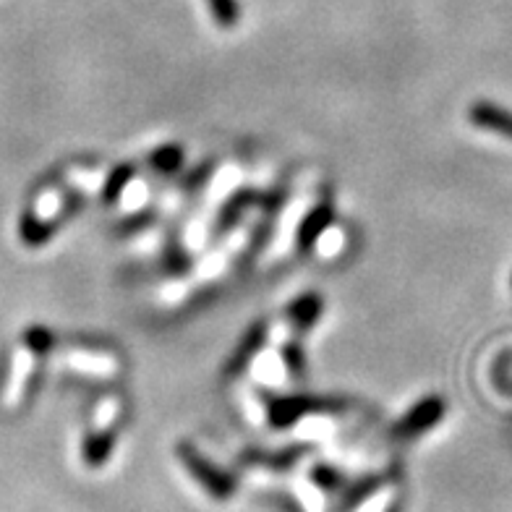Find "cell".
I'll return each mask as SVG.
<instances>
[{
	"instance_id": "1",
	"label": "cell",
	"mask_w": 512,
	"mask_h": 512,
	"mask_svg": "<svg viewBox=\"0 0 512 512\" xmlns=\"http://www.w3.org/2000/svg\"><path fill=\"white\" fill-rule=\"evenodd\" d=\"M311 194L309 191H301V194L290 196L288 202L283 204L280 215H277L275 233H272L270 243H267V262H277L288 256V251L296 246L298 241V228L304 223L306 212H309Z\"/></svg>"
},
{
	"instance_id": "2",
	"label": "cell",
	"mask_w": 512,
	"mask_h": 512,
	"mask_svg": "<svg viewBox=\"0 0 512 512\" xmlns=\"http://www.w3.org/2000/svg\"><path fill=\"white\" fill-rule=\"evenodd\" d=\"M178 455H181L183 465L189 468V473L194 476L199 484L204 486L209 492V497L215 499H228L233 497V489H236V481L230 479L228 473L220 471L217 465L209 463L207 458H204L202 452L196 450V447L191 445H181V450H178Z\"/></svg>"
},
{
	"instance_id": "3",
	"label": "cell",
	"mask_w": 512,
	"mask_h": 512,
	"mask_svg": "<svg viewBox=\"0 0 512 512\" xmlns=\"http://www.w3.org/2000/svg\"><path fill=\"white\" fill-rule=\"evenodd\" d=\"M63 366L92 379H113L121 371V358L100 348H71L63 353Z\"/></svg>"
},
{
	"instance_id": "4",
	"label": "cell",
	"mask_w": 512,
	"mask_h": 512,
	"mask_svg": "<svg viewBox=\"0 0 512 512\" xmlns=\"http://www.w3.org/2000/svg\"><path fill=\"white\" fill-rule=\"evenodd\" d=\"M37 353L29 351L27 345L21 343L19 348L11 356V374H8L6 384H3V405L14 408L24 400L29 390V379L34 374V366H37Z\"/></svg>"
},
{
	"instance_id": "5",
	"label": "cell",
	"mask_w": 512,
	"mask_h": 512,
	"mask_svg": "<svg viewBox=\"0 0 512 512\" xmlns=\"http://www.w3.org/2000/svg\"><path fill=\"white\" fill-rule=\"evenodd\" d=\"M442 416H445V403H442V398H424L421 403H416L408 411V416L400 418V424L395 426V437L400 439H413V437H421V434H426L429 429H434V426L442 421Z\"/></svg>"
},
{
	"instance_id": "6",
	"label": "cell",
	"mask_w": 512,
	"mask_h": 512,
	"mask_svg": "<svg viewBox=\"0 0 512 512\" xmlns=\"http://www.w3.org/2000/svg\"><path fill=\"white\" fill-rule=\"evenodd\" d=\"M246 369L251 371V379L256 384H262V387H280L288 377V361H285L283 351L272 348V345L259 348Z\"/></svg>"
},
{
	"instance_id": "7",
	"label": "cell",
	"mask_w": 512,
	"mask_h": 512,
	"mask_svg": "<svg viewBox=\"0 0 512 512\" xmlns=\"http://www.w3.org/2000/svg\"><path fill=\"white\" fill-rule=\"evenodd\" d=\"M468 121L473 123L481 131H489V134L505 136L512 142V113L505 108H499L494 102H476L468 110Z\"/></svg>"
},
{
	"instance_id": "8",
	"label": "cell",
	"mask_w": 512,
	"mask_h": 512,
	"mask_svg": "<svg viewBox=\"0 0 512 512\" xmlns=\"http://www.w3.org/2000/svg\"><path fill=\"white\" fill-rule=\"evenodd\" d=\"M238 183H241V168H238V165H230V162H225L223 168L217 170L215 176L207 181L204 204H207V207H215V204L228 202L230 194L238 189Z\"/></svg>"
},
{
	"instance_id": "9",
	"label": "cell",
	"mask_w": 512,
	"mask_h": 512,
	"mask_svg": "<svg viewBox=\"0 0 512 512\" xmlns=\"http://www.w3.org/2000/svg\"><path fill=\"white\" fill-rule=\"evenodd\" d=\"M29 212H32L37 220H42V223H50L58 228L63 212H66V194H63L61 189H55V186H45L40 194L34 196Z\"/></svg>"
},
{
	"instance_id": "10",
	"label": "cell",
	"mask_w": 512,
	"mask_h": 512,
	"mask_svg": "<svg viewBox=\"0 0 512 512\" xmlns=\"http://www.w3.org/2000/svg\"><path fill=\"white\" fill-rule=\"evenodd\" d=\"M115 450V429H95L84 439V447H81V455H84V463L92 465V468H100V465L108 463L113 458Z\"/></svg>"
},
{
	"instance_id": "11",
	"label": "cell",
	"mask_w": 512,
	"mask_h": 512,
	"mask_svg": "<svg viewBox=\"0 0 512 512\" xmlns=\"http://www.w3.org/2000/svg\"><path fill=\"white\" fill-rule=\"evenodd\" d=\"M345 243H348V233H345L343 225H337L335 220H332V223L314 238L311 249H314V254H317L319 259L332 262V259H337V256L343 254Z\"/></svg>"
},
{
	"instance_id": "12",
	"label": "cell",
	"mask_w": 512,
	"mask_h": 512,
	"mask_svg": "<svg viewBox=\"0 0 512 512\" xmlns=\"http://www.w3.org/2000/svg\"><path fill=\"white\" fill-rule=\"evenodd\" d=\"M149 196H152V191H149L147 178L136 176L134 173L121 189V194L115 196V204H118L126 215H134V212H139L142 207H147Z\"/></svg>"
},
{
	"instance_id": "13",
	"label": "cell",
	"mask_w": 512,
	"mask_h": 512,
	"mask_svg": "<svg viewBox=\"0 0 512 512\" xmlns=\"http://www.w3.org/2000/svg\"><path fill=\"white\" fill-rule=\"evenodd\" d=\"M319 314H322V298L319 296H301L298 301H293V306L288 309V322L293 324V330H309L311 324L317 322Z\"/></svg>"
},
{
	"instance_id": "14",
	"label": "cell",
	"mask_w": 512,
	"mask_h": 512,
	"mask_svg": "<svg viewBox=\"0 0 512 512\" xmlns=\"http://www.w3.org/2000/svg\"><path fill=\"white\" fill-rule=\"evenodd\" d=\"M330 223H332L330 204H317V207L306 212L304 223H301V228H298V241L304 243V246H311L314 238H317Z\"/></svg>"
},
{
	"instance_id": "15",
	"label": "cell",
	"mask_w": 512,
	"mask_h": 512,
	"mask_svg": "<svg viewBox=\"0 0 512 512\" xmlns=\"http://www.w3.org/2000/svg\"><path fill=\"white\" fill-rule=\"evenodd\" d=\"M53 233H55V225L42 223V220H37L32 212H27V215L21 217L19 236H21V241L27 243V246H32V249H37V246H45V243L53 238Z\"/></svg>"
},
{
	"instance_id": "16",
	"label": "cell",
	"mask_w": 512,
	"mask_h": 512,
	"mask_svg": "<svg viewBox=\"0 0 512 512\" xmlns=\"http://www.w3.org/2000/svg\"><path fill=\"white\" fill-rule=\"evenodd\" d=\"M66 178H68V186H74V189L84 191V194H95L105 186L108 178L102 176L97 168H89V165H71L66 170Z\"/></svg>"
},
{
	"instance_id": "17",
	"label": "cell",
	"mask_w": 512,
	"mask_h": 512,
	"mask_svg": "<svg viewBox=\"0 0 512 512\" xmlns=\"http://www.w3.org/2000/svg\"><path fill=\"white\" fill-rule=\"evenodd\" d=\"M181 162H183L181 147H173V144H168V147H160L155 155L149 157V165H152L157 173H162V176L176 173V170L181 168Z\"/></svg>"
},
{
	"instance_id": "18",
	"label": "cell",
	"mask_w": 512,
	"mask_h": 512,
	"mask_svg": "<svg viewBox=\"0 0 512 512\" xmlns=\"http://www.w3.org/2000/svg\"><path fill=\"white\" fill-rule=\"evenodd\" d=\"M209 11H212V19H215L217 27L230 29L236 27L238 19H241V8H238V0H207Z\"/></svg>"
},
{
	"instance_id": "19",
	"label": "cell",
	"mask_w": 512,
	"mask_h": 512,
	"mask_svg": "<svg viewBox=\"0 0 512 512\" xmlns=\"http://www.w3.org/2000/svg\"><path fill=\"white\" fill-rule=\"evenodd\" d=\"M118 416H121V400L115 398V395H108V398H102L100 403L95 405L92 424H95V429H113L115 418Z\"/></svg>"
},
{
	"instance_id": "20",
	"label": "cell",
	"mask_w": 512,
	"mask_h": 512,
	"mask_svg": "<svg viewBox=\"0 0 512 512\" xmlns=\"http://www.w3.org/2000/svg\"><path fill=\"white\" fill-rule=\"evenodd\" d=\"M21 343L27 345L29 351H34L37 356H48L53 351V332L45 330V327H29L21 337Z\"/></svg>"
},
{
	"instance_id": "21",
	"label": "cell",
	"mask_w": 512,
	"mask_h": 512,
	"mask_svg": "<svg viewBox=\"0 0 512 512\" xmlns=\"http://www.w3.org/2000/svg\"><path fill=\"white\" fill-rule=\"evenodd\" d=\"M207 241H209L207 217H194V220L186 225V233H183V246H186L189 251H199Z\"/></svg>"
}]
</instances>
